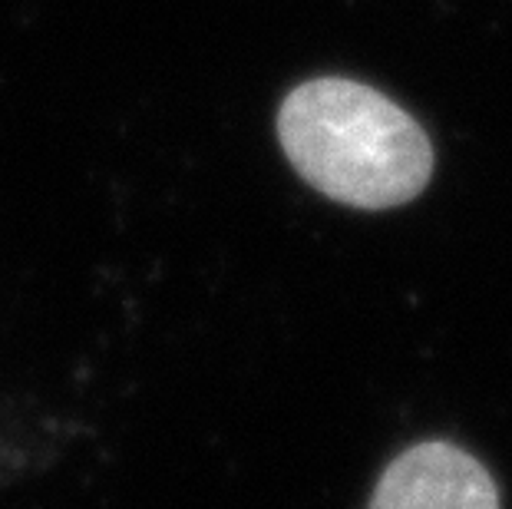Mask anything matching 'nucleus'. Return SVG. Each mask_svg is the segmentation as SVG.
Wrapping results in <instances>:
<instances>
[{"label":"nucleus","mask_w":512,"mask_h":509,"mask_svg":"<svg viewBox=\"0 0 512 509\" xmlns=\"http://www.w3.org/2000/svg\"><path fill=\"white\" fill-rule=\"evenodd\" d=\"M370 509H499L493 476L453 443H417L380 476Z\"/></svg>","instance_id":"f03ea898"},{"label":"nucleus","mask_w":512,"mask_h":509,"mask_svg":"<svg viewBox=\"0 0 512 509\" xmlns=\"http://www.w3.org/2000/svg\"><path fill=\"white\" fill-rule=\"evenodd\" d=\"M278 139L311 189L354 209H394L433 176V146L417 119L357 80L321 77L291 90Z\"/></svg>","instance_id":"f257e3e1"}]
</instances>
